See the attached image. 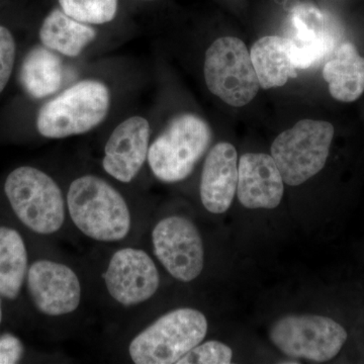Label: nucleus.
<instances>
[{"instance_id":"obj_1","label":"nucleus","mask_w":364,"mask_h":364,"mask_svg":"<svg viewBox=\"0 0 364 364\" xmlns=\"http://www.w3.org/2000/svg\"><path fill=\"white\" fill-rule=\"evenodd\" d=\"M66 205L72 222L88 238L117 242L130 233L128 203L114 186L100 177L85 176L72 181Z\"/></svg>"},{"instance_id":"obj_2","label":"nucleus","mask_w":364,"mask_h":364,"mask_svg":"<svg viewBox=\"0 0 364 364\" xmlns=\"http://www.w3.org/2000/svg\"><path fill=\"white\" fill-rule=\"evenodd\" d=\"M111 105V93L104 83L85 80L72 85L43 105L37 129L45 138L81 135L102 123Z\"/></svg>"},{"instance_id":"obj_3","label":"nucleus","mask_w":364,"mask_h":364,"mask_svg":"<svg viewBox=\"0 0 364 364\" xmlns=\"http://www.w3.org/2000/svg\"><path fill=\"white\" fill-rule=\"evenodd\" d=\"M212 136L207 122L196 114L174 117L151 144L147 157L151 171L166 183L184 181L207 152Z\"/></svg>"},{"instance_id":"obj_4","label":"nucleus","mask_w":364,"mask_h":364,"mask_svg":"<svg viewBox=\"0 0 364 364\" xmlns=\"http://www.w3.org/2000/svg\"><path fill=\"white\" fill-rule=\"evenodd\" d=\"M208 332L200 311L181 308L165 314L132 340L129 354L136 364L177 363Z\"/></svg>"},{"instance_id":"obj_5","label":"nucleus","mask_w":364,"mask_h":364,"mask_svg":"<svg viewBox=\"0 0 364 364\" xmlns=\"http://www.w3.org/2000/svg\"><path fill=\"white\" fill-rule=\"evenodd\" d=\"M4 193L18 220L35 233L51 235L63 226L66 205L61 189L42 170L14 169L7 176Z\"/></svg>"},{"instance_id":"obj_6","label":"nucleus","mask_w":364,"mask_h":364,"mask_svg":"<svg viewBox=\"0 0 364 364\" xmlns=\"http://www.w3.org/2000/svg\"><path fill=\"white\" fill-rule=\"evenodd\" d=\"M334 136V127L325 121L303 119L273 141L272 156L284 183L296 186L324 168Z\"/></svg>"},{"instance_id":"obj_7","label":"nucleus","mask_w":364,"mask_h":364,"mask_svg":"<svg viewBox=\"0 0 364 364\" xmlns=\"http://www.w3.org/2000/svg\"><path fill=\"white\" fill-rule=\"evenodd\" d=\"M203 73L208 90L231 107L248 105L259 90L250 52L238 38H219L210 45Z\"/></svg>"},{"instance_id":"obj_8","label":"nucleus","mask_w":364,"mask_h":364,"mask_svg":"<svg viewBox=\"0 0 364 364\" xmlns=\"http://www.w3.org/2000/svg\"><path fill=\"white\" fill-rule=\"evenodd\" d=\"M269 337L273 345L289 358L322 363L341 351L348 334L331 318L289 315L272 326Z\"/></svg>"},{"instance_id":"obj_9","label":"nucleus","mask_w":364,"mask_h":364,"mask_svg":"<svg viewBox=\"0 0 364 364\" xmlns=\"http://www.w3.org/2000/svg\"><path fill=\"white\" fill-rule=\"evenodd\" d=\"M155 255L174 279L189 282L205 264L202 237L193 222L181 215L164 218L152 231Z\"/></svg>"},{"instance_id":"obj_10","label":"nucleus","mask_w":364,"mask_h":364,"mask_svg":"<svg viewBox=\"0 0 364 364\" xmlns=\"http://www.w3.org/2000/svg\"><path fill=\"white\" fill-rule=\"evenodd\" d=\"M109 296L122 306L145 303L160 284L156 264L142 249L123 248L112 254L105 273Z\"/></svg>"},{"instance_id":"obj_11","label":"nucleus","mask_w":364,"mask_h":364,"mask_svg":"<svg viewBox=\"0 0 364 364\" xmlns=\"http://www.w3.org/2000/svg\"><path fill=\"white\" fill-rule=\"evenodd\" d=\"M26 284L33 305L46 316L68 315L80 305V280L75 272L63 263L36 261L28 268Z\"/></svg>"},{"instance_id":"obj_12","label":"nucleus","mask_w":364,"mask_h":364,"mask_svg":"<svg viewBox=\"0 0 364 364\" xmlns=\"http://www.w3.org/2000/svg\"><path fill=\"white\" fill-rule=\"evenodd\" d=\"M150 124L142 117H132L119 124L105 147L102 167L117 181H133L148 157Z\"/></svg>"},{"instance_id":"obj_13","label":"nucleus","mask_w":364,"mask_h":364,"mask_svg":"<svg viewBox=\"0 0 364 364\" xmlns=\"http://www.w3.org/2000/svg\"><path fill=\"white\" fill-rule=\"evenodd\" d=\"M284 179L272 156L246 153L238 163L237 196L243 207L272 210L284 196Z\"/></svg>"},{"instance_id":"obj_14","label":"nucleus","mask_w":364,"mask_h":364,"mask_svg":"<svg viewBox=\"0 0 364 364\" xmlns=\"http://www.w3.org/2000/svg\"><path fill=\"white\" fill-rule=\"evenodd\" d=\"M238 183V155L232 144L218 143L208 152L200 177L203 207L212 214H224L233 203Z\"/></svg>"},{"instance_id":"obj_15","label":"nucleus","mask_w":364,"mask_h":364,"mask_svg":"<svg viewBox=\"0 0 364 364\" xmlns=\"http://www.w3.org/2000/svg\"><path fill=\"white\" fill-rule=\"evenodd\" d=\"M291 41L298 70L318 64L335 49V35L324 14L316 9H296L291 18Z\"/></svg>"},{"instance_id":"obj_16","label":"nucleus","mask_w":364,"mask_h":364,"mask_svg":"<svg viewBox=\"0 0 364 364\" xmlns=\"http://www.w3.org/2000/svg\"><path fill=\"white\" fill-rule=\"evenodd\" d=\"M330 95L342 102H353L364 92V57L355 46L344 42L333 50L323 68Z\"/></svg>"},{"instance_id":"obj_17","label":"nucleus","mask_w":364,"mask_h":364,"mask_svg":"<svg viewBox=\"0 0 364 364\" xmlns=\"http://www.w3.org/2000/svg\"><path fill=\"white\" fill-rule=\"evenodd\" d=\"M250 57L263 90L280 87L286 85L289 78L298 76L291 41L287 37L267 36L261 38L251 48Z\"/></svg>"},{"instance_id":"obj_18","label":"nucleus","mask_w":364,"mask_h":364,"mask_svg":"<svg viewBox=\"0 0 364 364\" xmlns=\"http://www.w3.org/2000/svg\"><path fill=\"white\" fill-rule=\"evenodd\" d=\"M20 79L23 90L30 97H49L63 85V62L56 52L45 46L35 47L23 60Z\"/></svg>"},{"instance_id":"obj_19","label":"nucleus","mask_w":364,"mask_h":364,"mask_svg":"<svg viewBox=\"0 0 364 364\" xmlns=\"http://www.w3.org/2000/svg\"><path fill=\"white\" fill-rule=\"evenodd\" d=\"M97 37V31L73 20L62 9L46 16L40 30L41 42L48 49L68 57H77Z\"/></svg>"},{"instance_id":"obj_20","label":"nucleus","mask_w":364,"mask_h":364,"mask_svg":"<svg viewBox=\"0 0 364 364\" xmlns=\"http://www.w3.org/2000/svg\"><path fill=\"white\" fill-rule=\"evenodd\" d=\"M28 263L21 235L11 228L0 227V298L14 301L20 296Z\"/></svg>"},{"instance_id":"obj_21","label":"nucleus","mask_w":364,"mask_h":364,"mask_svg":"<svg viewBox=\"0 0 364 364\" xmlns=\"http://www.w3.org/2000/svg\"><path fill=\"white\" fill-rule=\"evenodd\" d=\"M62 11L86 25H102L114 20L117 0H59Z\"/></svg>"},{"instance_id":"obj_22","label":"nucleus","mask_w":364,"mask_h":364,"mask_svg":"<svg viewBox=\"0 0 364 364\" xmlns=\"http://www.w3.org/2000/svg\"><path fill=\"white\" fill-rule=\"evenodd\" d=\"M233 351L228 345L219 341H208L193 347L177 364H229Z\"/></svg>"},{"instance_id":"obj_23","label":"nucleus","mask_w":364,"mask_h":364,"mask_svg":"<svg viewBox=\"0 0 364 364\" xmlns=\"http://www.w3.org/2000/svg\"><path fill=\"white\" fill-rule=\"evenodd\" d=\"M16 61V42L13 33L0 26V93L6 87Z\"/></svg>"},{"instance_id":"obj_24","label":"nucleus","mask_w":364,"mask_h":364,"mask_svg":"<svg viewBox=\"0 0 364 364\" xmlns=\"http://www.w3.org/2000/svg\"><path fill=\"white\" fill-rule=\"evenodd\" d=\"M23 342L18 337L6 334L0 338V364L20 363L23 356Z\"/></svg>"},{"instance_id":"obj_25","label":"nucleus","mask_w":364,"mask_h":364,"mask_svg":"<svg viewBox=\"0 0 364 364\" xmlns=\"http://www.w3.org/2000/svg\"><path fill=\"white\" fill-rule=\"evenodd\" d=\"M2 320V306H1V301H0V323H1Z\"/></svg>"}]
</instances>
